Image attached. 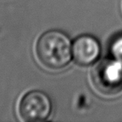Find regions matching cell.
Instances as JSON below:
<instances>
[{
    "label": "cell",
    "mask_w": 122,
    "mask_h": 122,
    "mask_svg": "<svg viewBox=\"0 0 122 122\" xmlns=\"http://www.w3.org/2000/svg\"><path fill=\"white\" fill-rule=\"evenodd\" d=\"M35 54L46 69L59 70L65 68L72 59L70 38L59 30H49L39 36L35 44Z\"/></svg>",
    "instance_id": "cell-1"
},
{
    "label": "cell",
    "mask_w": 122,
    "mask_h": 122,
    "mask_svg": "<svg viewBox=\"0 0 122 122\" xmlns=\"http://www.w3.org/2000/svg\"><path fill=\"white\" fill-rule=\"evenodd\" d=\"M91 78L99 92L116 95L122 90V63L113 58L102 59L92 70Z\"/></svg>",
    "instance_id": "cell-2"
},
{
    "label": "cell",
    "mask_w": 122,
    "mask_h": 122,
    "mask_svg": "<svg viewBox=\"0 0 122 122\" xmlns=\"http://www.w3.org/2000/svg\"><path fill=\"white\" fill-rule=\"evenodd\" d=\"M18 110L19 116L24 121H44L52 112V101L44 92L31 90L21 98Z\"/></svg>",
    "instance_id": "cell-3"
},
{
    "label": "cell",
    "mask_w": 122,
    "mask_h": 122,
    "mask_svg": "<svg viewBox=\"0 0 122 122\" xmlns=\"http://www.w3.org/2000/svg\"><path fill=\"white\" fill-rule=\"evenodd\" d=\"M101 47L95 37L88 34L80 35L72 44V56L75 62L81 66L95 63L100 56Z\"/></svg>",
    "instance_id": "cell-4"
},
{
    "label": "cell",
    "mask_w": 122,
    "mask_h": 122,
    "mask_svg": "<svg viewBox=\"0 0 122 122\" xmlns=\"http://www.w3.org/2000/svg\"><path fill=\"white\" fill-rule=\"evenodd\" d=\"M110 53L112 58L122 63V33L115 35L110 44Z\"/></svg>",
    "instance_id": "cell-5"
}]
</instances>
